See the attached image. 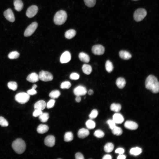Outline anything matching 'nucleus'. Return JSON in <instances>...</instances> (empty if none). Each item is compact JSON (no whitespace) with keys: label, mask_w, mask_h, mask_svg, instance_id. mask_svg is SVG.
<instances>
[{"label":"nucleus","mask_w":159,"mask_h":159,"mask_svg":"<svg viewBox=\"0 0 159 159\" xmlns=\"http://www.w3.org/2000/svg\"><path fill=\"white\" fill-rule=\"evenodd\" d=\"M12 147L16 153L18 154H21L25 150L26 144L23 140L18 138L13 142Z\"/></svg>","instance_id":"f03ea898"},{"label":"nucleus","mask_w":159,"mask_h":159,"mask_svg":"<svg viewBox=\"0 0 159 159\" xmlns=\"http://www.w3.org/2000/svg\"><path fill=\"white\" fill-rule=\"evenodd\" d=\"M71 56L68 51H66L61 55L60 58V62L62 63H65L69 62L71 60Z\"/></svg>","instance_id":"f8f14e48"},{"label":"nucleus","mask_w":159,"mask_h":159,"mask_svg":"<svg viewBox=\"0 0 159 159\" xmlns=\"http://www.w3.org/2000/svg\"><path fill=\"white\" fill-rule=\"evenodd\" d=\"M98 114V111L96 109H94L89 115V117L91 119H95L97 117Z\"/></svg>","instance_id":"a19ab883"},{"label":"nucleus","mask_w":159,"mask_h":159,"mask_svg":"<svg viewBox=\"0 0 159 159\" xmlns=\"http://www.w3.org/2000/svg\"><path fill=\"white\" fill-rule=\"evenodd\" d=\"M38 11V8L37 6L32 5L27 9L26 15L29 18H32L37 14Z\"/></svg>","instance_id":"6e6552de"},{"label":"nucleus","mask_w":159,"mask_h":159,"mask_svg":"<svg viewBox=\"0 0 159 159\" xmlns=\"http://www.w3.org/2000/svg\"><path fill=\"white\" fill-rule=\"evenodd\" d=\"M90 132L87 129L82 128L80 129L77 133V135L80 138H84L87 137L89 134Z\"/></svg>","instance_id":"f3484780"},{"label":"nucleus","mask_w":159,"mask_h":159,"mask_svg":"<svg viewBox=\"0 0 159 159\" xmlns=\"http://www.w3.org/2000/svg\"><path fill=\"white\" fill-rule=\"evenodd\" d=\"M29 99L30 95L25 92L19 93L15 97V100L21 104H24L27 102Z\"/></svg>","instance_id":"39448f33"},{"label":"nucleus","mask_w":159,"mask_h":159,"mask_svg":"<svg viewBox=\"0 0 159 159\" xmlns=\"http://www.w3.org/2000/svg\"><path fill=\"white\" fill-rule=\"evenodd\" d=\"M147 14L146 10L144 8H140L136 9L133 14V18L137 22L142 21Z\"/></svg>","instance_id":"20e7f679"},{"label":"nucleus","mask_w":159,"mask_h":159,"mask_svg":"<svg viewBox=\"0 0 159 159\" xmlns=\"http://www.w3.org/2000/svg\"><path fill=\"white\" fill-rule=\"evenodd\" d=\"M83 72L85 74H90L92 72V69L91 66L89 64H84L82 67Z\"/></svg>","instance_id":"393cba45"},{"label":"nucleus","mask_w":159,"mask_h":159,"mask_svg":"<svg viewBox=\"0 0 159 159\" xmlns=\"http://www.w3.org/2000/svg\"><path fill=\"white\" fill-rule=\"evenodd\" d=\"M43 112L42 110L38 109H35L33 113V116L35 117L39 116Z\"/></svg>","instance_id":"a18cd8bd"},{"label":"nucleus","mask_w":159,"mask_h":159,"mask_svg":"<svg viewBox=\"0 0 159 159\" xmlns=\"http://www.w3.org/2000/svg\"><path fill=\"white\" fill-rule=\"evenodd\" d=\"M66 12L63 10H59L55 14L54 18V24L57 25H61L66 21L67 18Z\"/></svg>","instance_id":"7ed1b4c3"},{"label":"nucleus","mask_w":159,"mask_h":159,"mask_svg":"<svg viewBox=\"0 0 159 159\" xmlns=\"http://www.w3.org/2000/svg\"><path fill=\"white\" fill-rule=\"evenodd\" d=\"M92 52L95 54L101 55L104 54L105 49L104 47L101 45L97 44L94 45L92 47Z\"/></svg>","instance_id":"1a4fd4ad"},{"label":"nucleus","mask_w":159,"mask_h":159,"mask_svg":"<svg viewBox=\"0 0 159 159\" xmlns=\"http://www.w3.org/2000/svg\"><path fill=\"white\" fill-rule=\"evenodd\" d=\"M112 133L116 135L119 136L121 135L122 133V129L116 126L111 130Z\"/></svg>","instance_id":"72a5a7b5"},{"label":"nucleus","mask_w":159,"mask_h":159,"mask_svg":"<svg viewBox=\"0 0 159 159\" xmlns=\"http://www.w3.org/2000/svg\"><path fill=\"white\" fill-rule=\"evenodd\" d=\"M86 6L89 7H92L94 6L96 3V0H84Z\"/></svg>","instance_id":"e433bc0d"},{"label":"nucleus","mask_w":159,"mask_h":159,"mask_svg":"<svg viewBox=\"0 0 159 159\" xmlns=\"http://www.w3.org/2000/svg\"><path fill=\"white\" fill-rule=\"evenodd\" d=\"M9 88L13 91L16 90L17 88L18 85L17 83L15 82H10L7 84Z\"/></svg>","instance_id":"f704fd0d"},{"label":"nucleus","mask_w":159,"mask_h":159,"mask_svg":"<svg viewBox=\"0 0 159 159\" xmlns=\"http://www.w3.org/2000/svg\"><path fill=\"white\" fill-rule=\"evenodd\" d=\"M112 120L116 124H121L124 121V118L120 113H115L113 116Z\"/></svg>","instance_id":"dca6fc26"},{"label":"nucleus","mask_w":159,"mask_h":159,"mask_svg":"<svg viewBox=\"0 0 159 159\" xmlns=\"http://www.w3.org/2000/svg\"><path fill=\"white\" fill-rule=\"evenodd\" d=\"M142 152V150L141 148L136 147L131 149L130 151V153L131 155L136 156L140 154Z\"/></svg>","instance_id":"a878e982"},{"label":"nucleus","mask_w":159,"mask_h":159,"mask_svg":"<svg viewBox=\"0 0 159 159\" xmlns=\"http://www.w3.org/2000/svg\"><path fill=\"white\" fill-rule=\"evenodd\" d=\"M94 92L93 90L91 89L88 92V94L90 95H92L93 94Z\"/></svg>","instance_id":"864d4df0"},{"label":"nucleus","mask_w":159,"mask_h":159,"mask_svg":"<svg viewBox=\"0 0 159 159\" xmlns=\"http://www.w3.org/2000/svg\"><path fill=\"white\" fill-rule=\"evenodd\" d=\"M76 32L73 29H70L67 31L65 33V37L69 39H71L76 35Z\"/></svg>","instance_id":"b1692460"},{"label":"nucleus","mask_w":159,"mask_h":159,"mask_svg":"<svg viewBox=\"0 0 159 159\" xmlns=\"http://www.w3.org/2000/svg\"><path fill=\"white\" fill-rule=\"evenodd\" d=\"M132 0L135 1H136L138 0Z\"/></svg>","instance_id":"6e6d98bb"},{"label":"nucleus","mask_w":159,"mask_h":159,"mask_svg":"<svg viewBox=\"0 0 159 159\" xmlns=\"http://www.w3.org/2000/svg\"><path fill=\"white\" fill-rule=\"evenodd\" d=\"M49 117V114L47 112H42L39 116V118L40 121L43 122H47Z\"/></svg>","instance_id":"cd10ccee"},{"label":"nucleus","mask_w":159,"mask_h":159,"mask_svg":"<svg viewBox=\"0 0 159 159\" xmlns=\"http://www.w3.org/2000/svg\"><path fill=\"white\" fill-rule=\"evenodd\" d=\"M145 86L148 90L152 92L156 93L159 92V83L157 78L154 76H148L145 80Z\"/></svg>","instance_id":"f257e3e1"},{"label":"nucleus","mask_w":159,"mask_h":159,"mask_svg":"<svg viewBox=\"0 0 159 159\" xmlns=\"http://www.w3.org/2000/svg\"><path fill=\"white\" fill-rule=\"evenodd\" d=\"M27 93L29 95H34L37 93V92L35 89L32 88L31 89L28 90Z\"/></svg>","instance_id":"49530a36"},{"label":"nucleus","mask_w":159,"mask_h":159,"mask_svg":"<svg viewBox=\"0 0 159 159\" xmlns=\"http://www.w3.org/2000/svg\"><path fill=\"white\" fill-rule=\"evenodd\" d=\"M124 125L126 128L130 130H135L138 127V125L136 122L130 120L126 121Z\"/></svg>","instance_id":"4468645a"},{"label":"nucleus","mask_w":159,"mask_h":159,"mask_svg":"<svg viewBox=\"0 0 159 159\" xmlns=\"http://www.w3.org/2000/svg\"><path fill=\"white\" fill-rule=\"evenodd\" d=\"M110 128L112 130L116 126V123L112 120L109 119L107 121Z\"/></svg>","instance_id":"37998d69"},{"label":"nucleus","mask_w":159,"mask_h":159,"mask_svg":"<svg viewBox=\"0 0 159 159\" xmlns=\"http://www.w3.org/2000/svg\"><path fill=\"white\" fill-rule=\"evenodd\" d=\"M4 15L5 18L9 21L11 22L14 21L15 17L11 9L9 8L5 11L4 12Z\"/></svg>","instance_id":"9d476101"},{"label":"nucleus","mask_w":159,"mask_h":159,"mask_svg":"<svg viewBox=\"0 0 159 159\" xmlns=\"http://www.w3.org/2000/svg\"><path fill=\"white\" fill-rule=\"evenodd\" d=\"M69 77L72 80H76L79 78L80 76L77 73L73 72L70 74Z\"/></svg>","instance_id":"c03bdc74"},{"label":"nucleus","mask_w":159,"mask_h":159,"mask_svg":"<svg viewBox=\"0 0 159 159\" xmlns=\"http://www.w3.org/2000/svg\"><path fill=\"white\" fill-rule=\"evenodd\" d=\"M46 106L45 102L43 100H40L36 102L34 105V109L42 110L45 109Z\"/></svg>","instance_id":"a211bd4d"},{"label":"nucleus","mask_w":159,"mask_h":159,"mask_svg":"<svg viewBox=\"0 0 159 159\" xmlns=\"http://www.w3.org/2000/svg\"><path fill=\"white\" fill-rule=\"evenodd\" d=\"M71 85L70 82L69 81H64L62 83L60 87L62 89H68L71 86Z\"/></svg>","instance_id":"58836bf2"},{"label":"nucleus","mask_w":159,"mask_h":159,"mask_svg":"<svg viewBox=\"0 0 159 159\" xmlns=\"http://www.w3.org/2000/svg\"><path fill=\"white\" fill-rule=\"evenodd\" d=\"M120 57L124 60H128L132 57L131 54L125 50H121L119 52Z\"/></svg>","instance_id":"aec40b11"},{"label":"nucleus","mask_w":159,"mask_h":159,"mask_svg":"<svg viewBox=\"0 0 159 159\" xmlns=\"http://www.w3.org/2000/svg\"><path fill=\"white\" fill-rule=\"evenodd\" d=\"M105 69L108 72H111L113 70V66L112 62L109 60L106 61L105 64Z\"/></svg>","instance_id":"2f4dec72"},{"label":"nucleus","mask_w":159,"mask_h":159,"mask_svg":"<svg viewBox=\"0 0 159 159\" xmlns=\"http://www.w3.org/2000/svg\"><path fill=\"white\" fill-rule=\"evenodd\" d=\"M37 87V85H36V84H34V85H33L32 88H33V89H35Z\"/></svg>","instance_id":"5fc2aeb1"},{"label":"nucleus","mask_w":159,"mask_h":159,"mask_svg":"<svg viewBox=\"0 0 159 159\" xmlns=\"http://www.w3.org/2000/svg\"><path fill=\"white\" fill-rule=\"evenodd\" d=\"M60 95V92L57 90H53L49 94V96L53 99L57 98Z\"/></svg>","instance_id":"7c9ffc66"},{"label":"nucleus","mask_w":159,"mask_h":159,"mask_svg":"<svg viewBox=\"0 0 159 159\" xmlns=\"http://www.w3.org/2000/svg\"><path fill=\"white\" fill-rule=\"evenodd\" d=\"M114 148V145L112 143H108L105 145L104 149L105 152L110 153L113 150Z\"/></svg>","instance_id":"c85d7f7f"},{"label":"nucleus","mask_w":159,"mask_h":159,"mask_svg":"<svg viewBox=\"0 0 159 159\" xmlns=\"http://www.w3.org/2000/svg\"><path fill=\"white\" fill-rule=\"evenodd\" d=\"M75 158L76 159H83L84 158L83 155L80 153H77L75 155Z\"/></svg>","instance_id":"de8ad7c7"},{"label":"nucleus","mask_w":159,"mask_h":159,"mask_svg":"<svg viewBox=\"0 0 159 159\" xmlns=\"http://www.w3.org/2000/svg\"><path fill=\"white\" fill-rule=\"evenodd\" d=\"M55 102V100L53 99L50 100L47 104V107L48 109L53 107L54 106Z\"/></svg>","instance_id":"79ce46f5"},{"label":"nucleus","mask_w":159,"mask_h":159,"mask_svg":"<svg viewBox=\"0 0 159 159\" xmlns=\"http://www.w3.org/2000/svg\"><path fill=\"white\" fill-rule=\"evenodd\" d=\"M38 26V23L36 22L32 23L28 26L25 29L24 36L25 37H28L31 36L35 31Z\"/></svg>","instance_id":"423d86ee"},{"label":"nucleus","mask_w":159,"mask_h":159,"mask_svg":"<svg viewBox=\"0 0 159 159\" xmlns=\"http://www.w3.org/2000/svg\"><path fill=\"white\" fill-rule=\"evenodd\" d=\"M73 92L76 96H82L86 94L87 92V90L84 87L79 86L74 89Z\"/></svg>","instance_id":"9b49d317"},{"label":"nucleus","mask_w":159,"mask_h":159,"mask_svg":"<svg viewBox=\"0 0 159 159\" xmlns=\"http://www.w3.org/2000/svg\"><path fill=\"white\" fill-rule=\"evenodd\" d=\"M26 79L29 82L32 83L37 82L39 79L38 75L35 72H33L29 74Z\"/></svg>","instance_id":"2eb2a0df"},{"label":"nucleus","mask_w":159,"mask_h":159,"mask_svg":"<svg viewBox=\"0 0 159 159\" xmlns=\"http://www.w3.org/2000/svg\"><path fill=\"white\" fill-rule=\"evenodd\" d=\"M76 97L75 98L76 101L78 102H79L81 100V98L80 96H76Z\"/></svg>","instance_id":"603ef678"},{"label":"nucleus","mask_w":159,"mask_h":159,"mask_svg":"<svg viewBox=\"0 0 159 159\" xmlns=\"http://www.w3.org/2000/svg\"><path fill=\"white\" fill-rule=\"evenodd\" d=\"M87 128L89 129H94L95 127V122L91 119L87 120L85 123Z\"/></svg>","instance_id":"473e14b6"},{"label":"nucleus","mask_w":159,"mask_h":159,"mask_svg":"<svg viewBox=\"0 0 159 159\" xmlns=\"http://www.w3.org/2000/svg\"><path fill=\"white\" fill-rule=\"evenodd\" d=\"M9 123L7 120L4 117L0 116V125L2 127H7Z\"/></svg>","instance_id":"ea45409f"},{"label":"nucleus","mask_w":159,"mask_h":159,"mask_svg":"<svg viewBox=\"0 0 159 159\" xmlns=\"http://www.w3.org/2000/svg\"><path fill=\"white\" fill-rule=\"evenodd\" d=\"M94 135L96 137L100 138L103 137L105 135V134L102 130H97L95 131Z\"/></svg>","instance_id":"4c0bfd02"},{"label":"nucleus","mask_w":159,"mask_h":159,"mask_svg":"<svg viewBox=\"0 0 159 159\" xmlns=\"http://www.w3.org/2000/svg\"><path fill=\"white\" fill-rule=\"evenodd\" d=\"M13 3L14 9L16 11H20L23 9L24 5L21 0H14Z\"/></svg>","instance_id":"6ab92c4d"},{"label":"nucleus","mask_w":159,"mask_h":159,"mask_svg":"<svg viewBox=\"0 0 159 159\" xmlns=\"http://www.w3.org/2000/svg\"><path fill=\"white\" fill-rule=\"evenodd\" d=\"M126 158V156L122 154H120L117 157V159H125Z\"/></svg>","instance_id":"3c124183"},{"label":"nucleus","mask_w":159,"mask_h":159,"mask_svg":"<svg viewBox=\"0 0 159 159\" xmlns=\"http://www.w3.org/2000/svg\"><path fill=\"white\" fill-rule=\"evenodd\" d=\"M121 109V105L118 103H112L110 105L111 110L116 112H119Z\"/></svg>","instance_id":"bb28decb"},{"label":"nucleus","mask_w":159,"mask_h":159,"mask_svg":"<svg viewBox=\"0 0 159 159\" xmlns=\"http://www.w3.org/2000/svg\"><path fill=\"white\" fill-rule=\"evenodd\" d=\"M124 149L122 148H117L115 150V153H119L120 154H123L124 152Z\"/></svg>","instance_id":"09e8293b"},{"label":"nucleus","mask_w":159,"mask_h":159,"mask_svg":"<svg viewBox=\"0 0 159 159\" xmlns=\"http://www.w3.org/2000/svg\"><path fill=\"white\" fill-rule=\"evenodd\" d=\"M55 138L54 136L49 135L45 138L44 143L46 145L49 147H52L55 145Z\"/></svg>","instance_id":"ddd939ff"},{"label":"nucleus","mask_w":159,"mask_h":159,"mask_svg":"<svg viewBox=\"0 0 159 159\" xmlns=\"http://www.w3.org/2000/svg\"><path fill=\"white\" fill-rule=\"evenodd\" d=\"M49 127L45 125L40 124L37 128V132L40 134H43L48 131Z\"/></svg>","instance_id":"4be33fe9"},{"label":"nucleus","mask_w":159,"mask_h":159,"mask_svg":"<svg viewBox=\"0 0 159 159\" xmlns=\"http://www.w3.org/2000/svg\"><path fill=\"white\" fill-rule=\"evenodd\" d=\"M78 57L80 61L88 63L89 62L90 60L89 56L84 52L80 53Z\"/></svg>","instance_id":"412c9836"},{"label":"nucleus","mask_w":159,"mask_h":159,"mask_svg":"<svg viewBox=\"0 0 159 159\" xmlns=\"http://www.w3.org/2000/svg\"><path fill=\"white\" fill-rule=\"evenodd\" d=\"M102 158L103 159H111L112 158V157L110 155L107 154L104 155Z\"/></svg>","instance_id":"8fccbe9b"},{"label":"nucleus","mask_w":159,"mask_h":159,"mask_svg":"<svg viewBox=\"0 0 159 159\" xmlns=\"http://www.w3.org/2000/svg\"><path fill=\"white\" fill-rule=\"evenodd\" d=\"M73 135L71 132H68L65 133L64 136V140L66 142L71 141L73 140Z\"/></svg>","instance_id":"c756f323"},{"label":"nucleus","mask_w":159,"mask_h":159,"mask_svg":"<svg viewBox=\"0 0 159 159\" xmlns=\"http://www.w3.org/2000/svg\"><path fill=\"white\" fill-rule=\"evenodd\" d=\"M38 75L39 79L43 81H50L53 79L52 74L48 71L42 70L39 72Z\"/></svg>","instance_id":"0eeeda50"},{"label":"nucleus","mask_w":159,"mask_h":159,"mask_svg":"<svg viewBox=\"0 0 159 159\" xmlns=\"http://www.w3.org/2000/svg\"><path fill=\"white\" fill-rule=\"evenodd\" d=\"M116 84L119 88L122 89L125 87V80L124 78L120 77L117 79Z\"/></svg>","instance_id":"5701e85b"},{"label":"nucleus","mask_w":159,"mask_h":159,"mask_svg":"<svg viewBox=\"0 0 159 159\" xmlns=\"http://www.w3.org/2000/svg\"><path fill=\"white\" fill-rule=\"evenodd\" d=\"M19 56L18 52L16 51L12 52L8 55V58L10 59H16L18 58Z\"/></svg>","instance_id":"c9c22d12"}]
</instances>
